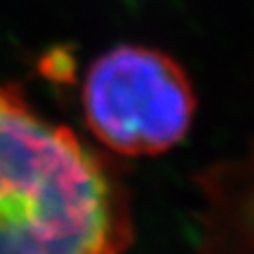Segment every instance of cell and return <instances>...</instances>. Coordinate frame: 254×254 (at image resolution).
Returning <instances> with one entry per match:
<instances>
[{
  "mask_svg": "<svg viewBox=\"0 0 254 254\" xmlns=\"http://www.w3.org/2000/svg\"><path fill=\"white\" fill-rule=\"evenodd\" d=\"M201 189L210 197V222L216 225L218 240L254 250V150L242 161H229L203 174Z\"/></svg>",
  "mask_w": 254,
  "mask_h": 254,
  "instance_id": "obj_3",
  "label": "cell"
},
{
  "mask_svg": "<svg viewBox=\"0 0 254 254\" xmlns=\"http://www.w3.org/2000/svg\"><path fill=\"white\" fill-rule=\"evenodd\" d=\"M81 100L87 129L121 157L168 153L185 140L197 108L185 68L144 45H119L95 58Z\"/></svg>",
  "mask_w": 254,
  "mask_h": 254,
  "instance_id": "obj_2",
  "label": "cell"
},
{
  "mask_svg": "<svg viewBox=\"0 0 254 254\" xmlns=\"http://www.w3.org/2000/svg\"><path fill=\"white\" fill-rule=\"evenodd\" d=\"M41 70L49 78H62V81H70L74 74V60L72 55L66 51H51L41 62Z\"/></svg>",
  "mask_w": 254,
  "mask_h": 254,
  "instance_id": "obj_4",
  "label": "cell"
},
{
  "mask_svg": "<svg viewBox=\"0 0 254 254\" xmlns=\"http://www.w3.org/2000/svg\"><path fill=\"white\" fill-rule=\"evenodd\" d=\"M131 242L115 159L0 83V254H125Z\"/></svg>",
  "mask_w": 254,
  "mask_h": 254,
  "instance_id": "obj_1",
  "label": "cell"
}]
</instances>
